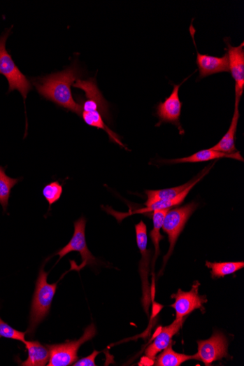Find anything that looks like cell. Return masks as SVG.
I'll return each mask as SVG.
<instances>
[{
  "instance_id": "obj_1",
  "label": "cell",
  "mask_w": 244,
  "mask_h": 366,
  "mask_svg": "<svg viewBox=\"0 0 244 366\" xmlns=\"http://www.w3.org/2000/svg\"><path fill=\"white\" fill-rule=\"evenodd\" d=\"M80 76L78 66L75 63L62 71L32 78L31 80L42 97L81 115L82 106L76 102L71 90V87Z\"/></svg>"
},
{
  "instance_id": "obj_2",
  "label": "cell",
  "mask_w": 244,
  "mask_h": 366,
  "mask_svg": "<svg viewBox=\"0 0 244 366\" xmlns=\"http://www.w3.org/2000/svg\"><path fill=\"white\" fill-rule=\"evenodd\" d=\"M48 274L43 267L41 269L36 281V290L30 309L29 324L27 334L34 337L38 326L50 314L54 297L56 293L57 283L48 284L47 281Z\"/></svg>"
},
{
  "instance_id": "obj_3",
  "label": "cell",
  "mask_w": 244,
  "mask_h": 366,
  "mask_svg": "<svg viewBox=\"0 0 244 366\" xmlns=\"http://www.w3.org/2000/svg\"><path fill=\"white\" fill-rule=\"evenodd\" d=\"M10 33L8 30L4 36L0 37V74L6 76L8 81V92L18 90L25 99L32 87L30 81L20 71L6 50V41Z\"/></svg>"
},
{
  "instance_id": "obj_4",
  "label": "cell",
  "mask_w": 244,
  "mask_h": 366,
  "mask_svg": "<svg viewBox=\"0 0 244 366\" xmlns=\"http://www.w3.org/2000/svg\"><path fill=\"white\" fill-rule=\"evenodd\" d=\"M96 334L95 325L92 323L85 330L84 335L79 339L69 341L62 344L47 345L50 352V358L48 366H68L78 360L79 348L85 342L92 340Z\"/></svg>"
},
{
  "instance_id": "obj_5",
  "label": "cell",
  "mask_w": 244,
  "mask_h": 366,
  "mask_svg": "<svg viewBox=\"0 0 244 366\" xmlns=\"http://www.w3.org/2000/svg\"><path fill=\"white\" fill-rule=\"evenodd\" d=\"M198 206L197 203L192 202L167 212L162 228L168 237L170 247L167 255L164 257V267L173 252L178 237H180L189 219Z\"/></svg>"
},
{
  "instance_id": "obj_6",
  "label": "cell",
  "mask_w": 244,
  "mask_h": 366,
  "mask_svg": "<svg viewBox=\"0 0 244 366\" xmlns=\"http://www.w3.org/2000/svg\"><path fill=\"white\" fill-rule=\"evenodd\" d=\"M136 232L137 245L141 255L139 271L143 288L142 303L145 312L149 314V308L151 304L152 297L148 280L151 255L150 251L148 248V227H146V225L143 221H141L136 225Z\"/></svg>"
},
{
  "instance_id": "obj_7",
  "label": "cell",
  "mask_w": 244,
  "mask_h": 366,
  "mask_svg": "<svg viewBox=\"0 0 244 366\" xmlns=\"http://www.w3.org/2000/svg\"><path fill=\"white\" fill-rule=\"evenodd\" d=\"M87 220L81 218L74 223V234L70 242L63 247L55 255H59V261L63 257L72 252H78L81 256L82 263L76 266L73 269L79 272L87 265H92L96 263V258L92 255L87 244L85 237Z\"/></svg>"
},
{
  "instance_id": "obj_8",
  "label": "cell",
  "mask_w": 244,
  "mask_h": 366,
  "mask_svg": "<svg viewBox=\"0 0 244 366\" xmlns=\"http://www.w3.org/2000/svg\"><path fill=\"white\" fill-rule=\"evenodd\" d=\"M198 353L192 356V360L210 365L222 358H231L229 354V340L222 332L215 331L207 340L199 341Z\"/></svg>"
},
{
  "instance_id": "obj_9",
  "label": "cell",
  "mask_w": 244,
  "mask_h": 366,
  "mask_svg": "<svg viewBox=\"0 0 244 366\" xmlns=\"http://www.w3.org/2000/svg\"><path fill=\"white\" fill-rule=\"evenodd\" d=\"M200 286V282L196 281L193 283L189 292H184L180 289L177 293L171 295V298L175 300L171 306L175 311V320L186 318L187 315L196 309L205 311L203 304L207 303V297L199 294Z\"/></svg>"
},
{
  "instance_id": "obj_10",
  "label": "cell",
  "mask_w": 244,
  "mask_h": 366,
  "mask_svg": "<svg viewBox=\"0 0 244 366\" xmlns=\"http://www.w3.org/2000/svg\"><path fill=\"white\" fill-rule=\"evenodd\" d=\"M73 86L82 90L85 92L87 99L81 105V106H82V111H99L103 118L108 122L110 121L108 104L106 101L99 87H97L94 78H91L87 80H81L79 78L74 83Z\"/></svg>"
},
{
  "instance_id": "obj_11",
  "label": "cell",
  "mask_w": 244,
  "mask_h": 366,
  "mask_svg": "<svg viewBox=\"0 0 244 366\" xmlns=\"http://www.w3.org/2000/svg\"><path fill=\"white\" fill-rule=\"evenodd\" d=\"M186 80L187 78L180 85H174L171 95L165 99L164 102H161L157 106V115L159 122L157 126H159L164 122H168L176 126L181 131V133L184 131L180 123L182 103L180 101L178 92H180V87Z\"/></svg>"
},
{
  "instance_id": "obj_12",
  "label": "cell",
  "mask_w": 244,
  "mask_h": 366,
  "mask_svg": "<svg viewBox=\"0 0 244 366\" xmlns=\"http://www.w3.org/2000/svg\"><path fill=\"white\" fill-rule=\"evenodd\" d=\"M224 41L229 70L235 80L236 99L241 101L244 90V43L242 42L238 46H233L229 38H226Z\"/></svg>"
},
{
  "instance_id": "obj_13",
  "label": "cell",
  "mask_w": 244,
  "mask_h": 366,
  "mask_svg": "<svg viewBox=\"0 0 244 366\" xmlns=\"http://www.w3.org/2000/svg\"><path fill=\"white\" fill-rule=\"evenodd\" d=\"M185 320L186 318L175 320L170 325L162 328L153 343L145 349V357L150 360H154L158 353L171 345L172 338L182 328Z\"/></svg>"
},
{
  "instance_id": "obj_14",
  "label": "cell",
  "mask_w": 244,
  "mask_h": 366,
  "mask_svg": "<svg viewBox=\"0 0 244 366\" xmlns=\"http://www.w3.org/2000/svg\"><path fill=\"white\" fill-rule=\"evenodd\" d=\"M196 63L199 70V79L213 74L230 72L227 54L222 57H217L202 55L197 50Z\"/></svg>"
},
{
  "instance_id": "obj_15",
  "label": "cell",
  "mask_w": 244,
  "mask_h": 366,
  "mask_svg": "<svg viewBox=\"0 0 244 366\" xmlns=\"http://www.w3.org/2000/svg\"><path fill=\"white\" fill-rule=\"evenodd\" d=\"M222 158H231L238 161L243 162V158L241 157L240 153H234L232 154H227L218 151L213 150V148L205 149L191 156L178 158L170 160H165L164 162L169 164L178 163H197L207 162L209 160H219Z\"/></svg>"
},
{
  "instance_id": "obj_16",
  "label": "cell",
  "mask_w": 244,
  "mask_h": 366,
  "mask_svg": "<svg viewBox=\"0 0 244 366\" xmlns=\"http://www.w3.org/2000/svg\"><path fill=\"white\" fill-rule=\"evenodd\" d=\"M239 104L240 101L236 99L235 110L230 127L220 142L213 148H210L213 150L227 154H232L236 152V135L240 118Z\"/></svg>"
},
{
  "instance_id": "obj_17",
  "label": "cell",
  "mask_w": 244,
  "mask_h": 366,
  "mask_svg": "<svg viewBox=\"0 0 244 366\" xmlns=\"http://www.w3.org/2000/svg\"><path fill=\"white\" fill-rule=\"evenodd\" d=\"M28 358L22 363L24 366H44L48 364L50 358V349L44 346L38 341H25Z\"/></svg>"
},
{
  "instance_id": "obj_18",
  "label": "cell",
  "mask_w": 244,
  "mask_h": 366,
  "mask_svg": "<svg viewBox=\"0 0 244 366\" xmlns=\"http://www.w3.org/2000/svg\"><path fill=\"white\" fill-rule=\"evenodd\" d=\"M192 181V180L182 186L176 188L158 190H146L145 193L148 195V199H146L145 206L148 207L157 202L168 201V199L174 198L183 192L191 184Z\"/></svg>"
},
{
  "instance_id": "obj_19",
  "label": "cell",
  "mask_w": 244,
  "mask_h": 366,
  "mask_svg": "<svg viewBox=\"0 0 244 366\" xmlns=\"http://www.w3.org/2000/svg\"><path fill=\"white\" fill-rule=\"evenodd\" d=\"M82 116L84 121L86 124L91 127L101 129L107 132L110 140L115 142L118 145L124 147V144L120 140V137L115 132H113L106 125L103 120V116L99 111H82Z\"/></svg>"
},
{
  "instance_id": "obj_20",
  "label": "cell",
  "mask_w": 244,
  "mask_h": 366,
  "mask_svg": "<svg viewBox=\"0 0 244 366\" xmlns=\"http://www.w3.org/2000/svg\"><path fill=\"white\" fill-rule=\"evenodd\" d=\"M206 266L210 270L211 276L213 279L224 277L227 275L233 274L244 267V262H210L206 261Z\"/></svg>"
},
{
  "instance_id": "obj_21",
  "label": "cell",
  "mask_w": 244,
  "mask_h": 366,
  "mask_svg": "<svg viewBox=\"0 0 244 366\" xmlns=\"http://www.w3.org/2000/svg\"><path fill=\"white\" fill-rule=\"evenodd\" d=\"M155 359L156 366H180L186 361L192 360V356L175 353L171 344Z\"/></svg>"
},
{
  "instance_id": "obj_22",
  "label": "cell",
  "mask_w": 244,
  "mask_h": 366,
  "mask_svg": "<svg viewBox=\"0 0 244 366\" xmlns=\"http://www.w3.org/2000/svg\"><path fill=\"white\" fill-rule=\"evenodd\" d=\"M170 209L159 210L153 211V229L150 232V237L155 248V254L153 258V268L157 257L159 255V243L164 239L160 234L162 225H164L165 216Z\"/></svg>"
},
{
  "instance_id": "obj_23",
  "label": "cell",
  "mask_w": 244,
  "mask_h": 366,
  "mask_svg": "<svg viewBox=\"0 0 244 366\" xmlns=\"http://www.w3.org/2000/svg\"><path fill=\"white\" fill-rule=\"evenodd\" d=\"M19 179L8 176L5 169L0 166V204L6 211L8 199L13 188L17 184Z\"/></svg>"
},
{
  "instance_id": "obj_24",
  "label": "cell",
  "mask_w": 244,
  "mask_h": 366,
  "mask_svg": "<svg viewBox=\"0 0 244 366\" xmlns=\"http://www.w3.org/2000/svg\"><path fill=\"white\" fill-rule=\"evenodd\" d=\"M62 192V186L58 181L50 183L43 190V195L50 206L59 201Z\"/></svg>"
},
{
  "instance_id": "obj_25",
  "label": "cell",
  "mask_w": 244,
  "mask_h": 366,
  "mask_svg": "<svg viewBox=\"0 0 244 366\" xmlns=\"http://www.w3.org/2000/svg\"><path fill=\"white\" fill-rule=\"evenodd\" d=\"M26 332L16 330L0 318V337L25 342Z\"/></svg>"
},
{
  "instance_id": "obj_26",
  "label": "cell",
  "mask_w": 244,
  "mask_h": 366,
  "mask_svg": "<svg viewBox=\"0 0 244 366\" xmlns=\"http://www.w3.org/2000/svg\"><path fill=\"white\" fill-rule=\"evenodd\" d=\"M100 353H101V352L94 351V352L90 356L76 360L72 365H74V366H95V365H96L95 363V359H96V356H99Z\"/></svg>"
}]
</instances>
